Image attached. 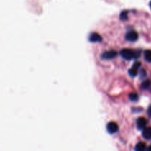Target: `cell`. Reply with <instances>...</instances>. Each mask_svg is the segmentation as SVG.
Listing matches in <instances>:
<instances>
[{
    "label": "cell",
    "mask_w": 151,
    "mask_h": 151,
    "mask_svg": "<svg viewBox=\"0 0 151 151\" xmlns=\"http://www.w3.org/2000/svg\"><path fill=\"white\" fill-rule=\"evenodd\" d=\"M120 55L123 59L126 60H131V59L138 58L141 55V52L134 51L131 49H123L120 51Z\"/></svg>",
    "instance_id": "obj_1"
},
{
    "label": "cell",
    "mask_w": 151,
    "mask_h": 151,
    "mask_svg": "<svg viewBox=\"0 0 151 151\" xmlns=\"http://www.w3.org/2000/svg\"><path fill=\"white\" fill-rule=\"evenodd\" d=\"M129 98L131 101L136 102L139 100V95L138 94L135 92H132L129 94Z\"/></svg>",
    "instance_id": "obj_12"
},
{
    "label": "cell",
    "mask_w": 151,
    "mask_h": 151,
    "mask_svg": "<svg viewBox=\"0 0 151 151\" xmlns=\"http://www.w3.org/2000/svg\"><path fill=\"white\" fill-rule=\"evenodd\" d=\"M106 128H107V131L109 134H114L117 132L118 130H119V126H118V125L116 122H110L107 124Z\"/></svg>",
    "instance_id": "obj_5"
},
{
    "label": "cell",
    "mask_w": 151,
    "mask_h": 151,
    "mask_svg": "<svg viewBox=\"0 0 151 151\" xmlns=\"http://www.w3.org/2000/svg\"><path fill=\"white\" fill-rule=\"evenodd\" d=\"M147 150H151V145L150 146V147H148V148H147Z\"/></svg>",
    "instance_id": "obj_15"
},
{
    "label": "cell",
    "mask_w": 151,
    "mask_h": 151,
    "mask_svg": "<svg viewBox=\"0 0 151 151\" xmlns=\"http://www.w3.org/2000/svg\"><path fill=\"white\" fill-rule=\"evenodd\" d=\"M139 38V35L136 31L131 30L128 32L125 35V39L130 42H134V41H137Z\"/></svg>",
    "instance_id": "obj_3"
},
{
    "label": "cell",
    "mask_w": 151,
    "mask_h": 151,
    "mask_svg": "<svg viewBox=\"0 0 151 151\" xmlns=\"http://www.w3.org/2000/svg\"><path fill=\"white\" fill-rule=\"evenodd\" d=\"M140 66H141V63L139 61H136L135 63H134L133 66L131 67V69H129L128 71V74L130 75V76L131 77H136L137 75H138L139 69Z\"/></svg>",
    "instance_id": "obj_2"
},
{
    "label": "cell",
    "mask_w": 151,
    "mask_h": 151,
    "mask_svg": "<svg viewBox=\"0 0 151 151\" xmlns=\"http://www.w3.org/2000/svg\"><path fill=\"white\" fill-rule=\"evenodd\" d=\"M150 85H151V81L150 80H146V81H143V82L142 83L141 88L144 90L147 89V88L150 86Z\"/></svg>",
    "instance_id": "obj_11"
},
{
    "label": "cell",
    "mask_w": 151,
    "mask_h": 151,
    "mask_svg": "<svg viewBox=\"0 0 151 151\" xmlns=\"http://www.w3.org/2000/svg\"><path fill=\"white\" fill-rule=\"evenodd\" d=\"M144 58L145 60L146 61L149 62V63H151V50H145L144 53Z\"/></svg>",
    "instance_id": "obj_10"
},
{
    "label": "cell",
    "mask_w": 151,
    "mask_h": 151,
    "mask_svg": "<svg viewBox=\"0 0 151 151\" xmlns=\"http://www.w3.org/2000/svg\"><path fill=\"white\" fill-rule=\"evenodd\" d=\"M117 55V52L114 50H109V51L105 52L102 54L101 58L103 60H111L114 58L116 57Z\"/></svg>",
    "instance_id": "obj_4"
},
{
    "label": "cell",
    "mask_w": 151,
    "mask_h": 151,
    "mask_svg": "<svg viewBox=\"0 0 151 151\" xmlns=\"http://www.w3.org/2000/svg\"><path fill=\"white\" fill-rule=\"evenodd\" d=\"M142 137L145 139H151V127L145 128L142 131Z\"/></svg>",
    "instance_id": "obj_8"
},
{
    "label": "cell",
    "mask_w": 151,
    "mask_h": 151,
    "mask_svg": "<svg viewBox=\"0 0 151 151\" xmlns=\"http://www.w3.org/2000/svg\"><path fill=\"white\" fill-rule=\"evenodd\" d=\"M146 125H147V120L144 117H139L137 119V128L140 131L144 130L146 128Z\"/></svg>",
    "instance_id": "obj_6"
},
{
    "label": "cell",
    "mask_w": 151,
    "mask_h": 151,
    "mask_svg": "<svg viewBox=\"0 0 151 151\" xmlns=\"http://www.w3.org/2000/svg\"><path fill=\"white\" fill-rule=\"evenodd\" d=\"M88 40L92 43L100 42L102 41V37L97 32H91L88 36Z\"/></svg>",
    "instance_id": "obj_7"
},
{
    "label": "cell",
    "mask_w": 151,
    "mask_h": 151,
    "mask_svg": "<svg viewBox=\"0 0 151 151\" xmlns=\"http://www.w3.org/2000/svg\"><path fill=\"white\" fill-rule=\"evenodd\" d=\"M145 149H146V144L145 142H139L135 147V150H137V151H142L145 150Z\"/></svg>",
    "instance_id": "obj_9"
},
{
    "label": "cell",
    "mask_w": 151,
    "mask_h": 151,
    "mask_svg": "<svg viewBox=\"0 0 151 151\" xmlns=\"http://www.w3.org/2000/svg\"><path fill=\"white\" fill-rule=\"evenodd\" d=\"M119 18H120L121 20H126L128 19V11L127 10H124L122 13H120V16H119Z\"/></svg>",
    "instance_id": "obj_13"
},
{
    "label": "cell",
    "mask_w": 151,
    "mask_h": 151,
    "mask_svg": "<svg viewBox=\"0 0 151 151\" xmlns=\"http://www.w3.org/2000/svg\"><path fill=\"white\" fill-rule=\"evenodd\" d=\"M150 8H151V1L150 2Z\"/></svg>",
    "instance_id": "obj_16"
},
{
    "label": "cell",
    "mask_w": 151,
    "mask_h": 151,
    "mask_svg": "<svg viewBox=\"0 0 151 151\" xmlns=\"http://www.w3.org/2000/svg\"><path fill=\"white\" fill-rule=\"evenodd\" d=\"M147 114H148V116H150V117H151V106H149V108L147 109Z\"/></svg>",
    "instance_id": "obj_14"
}]
</instances>
